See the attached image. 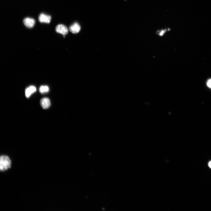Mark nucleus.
Returning <instances> with one entry per match:
<instances>
[{
    "mask_svg": "<svg viewBox=\"0 0 211 211\" xmlns=\"http://www.w3.org/2000/svg\"><path fill=\"white\" fill-rule=\"evenodd\" d=\"M166 30H162V31L160 33V36H162L165 32Z\"/></svg>",
    "mask_w": 211,
    "mask_h": 211,
    "instance_id": "9d476101",
    "label": "nucleus"
},
{
    "mask_svg": "<svg viewBox=\"0 0 211 211\" xmlns=\"http://www.w3.org/2000/svg\"><path fill=\"white\" fill-rule=\"evenodd\" d=\"M36 89V88L33 86H31L27 88L25 90V95L27 98H29L33 93L35 92Z\"/></svg>",
    "mask_w": 211,
    "mask_h": 211,
    "instance_id": "0eeeda50",
    "label": "nucleus"
},
{
    "mask_svg": "<svg viewBox=\"0 0 211 211\" xmlns=\"http://www.w3.org/2000/svg\"><path fill=\"white\" fill-rule=\"evenodd\" d=\"M23 22L25 25L28 28H32L34 26L35 21L34 19L29 18L24 19Z\"/></svg>",
    "mask_w": 211,
    "mask_h": 211,
    "instance_id": "20e7f679",
    "label": "nucleus"
},
{
    "mask_svg": "<svg viewBox=\"0 0 211 211\" xmlns=\"http://www.w3.org/2000/svg\"><path fill=\"white\" fill-rule=\"evenodd\" d=\"M11 162L7 156L3 155L0 158V170L1 171H5L11 167Z\"/></svg>",
    "mask_w": 211,
    "mask_h": 211,
    "instance_id": "f257e3e1",
    "label": "nucleus"
},
{
    "mask_svg": "<svg viewBox=\"0 0 211 211\" xmlns=\"http://www.w3.org/2000/svg\"><path fill=\"white\" fill-rule=\"evenodd\" d=\"M207 84V86L210 88H211V79L208 80Z\"/></svg>",
    "mask_w": 211,
    "mask_h": 211,
    "instance_id": "1a4fd4ad",
    "label": "nucleus"
},
{
    "mask_svg": "<svg viewBox=\"0 0 211 211\" xmlns=\"http://www.w3.org/2000/svg\"><path fill=\"white\" fill-rule=\"evenodd\" d=\"M69 30L73 34H77L80 32V27L78 23H75L70 27Z\"/></svg>",
    "mask_w": 211,
    "mask_h": 211,
    "instance_id": "423d86ee",
    "label": "nucleus"
},
{
    "mask_svg": "<svg viewBox=\"0 0 211 211\" xmlns=\"http://www.w3.org/2000/svg\"><path fill=\"white\" fill-rule=\"evenodd\" d=\"M51 19V17L49 16L45 15L44 13H41L38 18L39 22L41 23H49Z\"/></svg>",
    "mask_w": 211,
    "mask_h": 211,
    "instance_id": "7ed1b4c3",
    "label": "nucleus"
},
{
    "mask_svg": "<svg viewBox=\"0 0 211 211\" xmlns=\"http://www.w3.org/2000/svg\"><path fill=\"white\" fill-rule=\"evenodd\" d=\"M55 31L57 33L63 36L67 35L68 32L67 27L63 24H59L56 26Z\"/></svg>",
    "mask_w": 211,
    "mask_h": 211,
    "instance_id": "f03ea898",
    "label": "nucleus"
},
{
    "mask_svg": "<svg viewBox=\"0 0 211 211\" xmlns=\"http://www.w3.org/2000/svg\"><path fill=\"white\" fill-rule=\"evenodd\" d=\"M49 87L46 86H43L40 87L39 89L40 92L42 94L46 93L49 91Z\"/></svg>",
    "mask_w": 211,
    "mask_h": 211,
    "instance_id": "6e6552de",
    "label": "nucleus"
},
{
    "mask_svg": "<svg viewBox=\"0 0 211 211\" xmlns=\"http://www.w3.org/2000/svg\"><path fill=\"white\" fill-rule=\"evenodd\" d=\"M208 165L209 167L211 168V161L209 162Z\"/></svg>",
    "mask_w": 211,
    "mask_h": 211,
    "instance_id": "9b49d317",
    "label": "nucleus"
},
{
    "mask_svg": "<svg viewBox=\"0 0 211 211\" xmlns=\"http://www.w3.org/2000/svg\"><path fill=\"white\" fill-rule=\"evenodd\" d=\"M40 104L44 109H47L51 106L50 100L48 98H44L40 100Z\"/></svg>",
    "mask_w": 211,
    "mask_h": 211,
    "instance_id": "39448f33",
    "label": "nucleus"
}]
</instances>
